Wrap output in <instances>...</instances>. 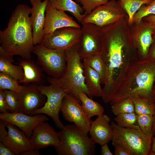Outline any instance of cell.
Returning a JSON list of instances; mask_svg holds the SVG:
<instances>
[{
	"mask_svg": "<svg viewBox=\"0 0 155 155\" xmlns=\"http://www.w3.org/2000/svg\"><path fill=\"white\" fill-rule=\"evenodd\" d=\"M101 154L102 155H113L108 147V144L101 145Z\"/></svg>",
	"mask_w": 155,
	"mask_h": 155,
	"instance_id": "60d3db41",
	"label": "cell"
},
{
	"mask_svg": "<svg viewBox=\"0 0 155 155\" xmlns=\"http://www.w3.org/2000/svg\"><path fill=\"white\" fill-rule=\"evenodd\" d=\"M82 33L78 43V51L82 60L100 52V28L90 23H82Z\"/></svg>",
	"mask_w": 155,
	"mask_h": 155,
	"instance_id": "4fadbf2b",
	"label": "cell"
},
{
	"mask_svg": "<svg viewBox=\"0 0 155 155\" xmlns=\"http://www.w3.org/2000/svg\"><path fill=\"white\" fill-rule=\"evenodd\" d=\"M17 94L20 112L29 115H32L35 111L42 107L46 101V96L41 92L37 85L23 86L21 91Z\"/></svg>",
	"mask_w": 155,
	"mask_h": 155,
	"instance_id": "9a60e30c",
	"label": "cell"
},
{
	"mask_svg": "<svg viewBox=\"0 0 155 155\" xmlns=\"http://www.w3.org/2000/svg\"><path fill=\"white\" fill-rule=\"evenodd\" d=\"M58 133L59 141L55 148L59 155L95 154V144L74 124L64 126Z\"/></svg>",
	"mask_w": 155,
	"mask_h": 155,
	"instance_id": "5b68a950",
	"label": "cell"
},
{
	"mask_svg": "<svg viewBox=\"0 0 155 155\" xmlns=\"http://www.w3.org/2000/svg\"><path fill=\"white\" fill-rule=\"evenodd\" d=\"M76 1L82 5L84 11V14L86 15L97 7L107 3L109 0H76Z\"/></svg>",
	"mask_w": 155,
	"mask_h": 155,
	"instance_id": "e575fe53",
	"label": "cell"
},
{
	"mask_svg": "<svg viewBox=\"0 0 155 155\" xmlns=\"http://www.w3.org/2000/svg\"><path fill=\"white\" fill-rule=\"evenodd\" d=\"M78 47L77 43L65 50L67 65L63 75L59 78L49 77L47 80L50 84L67 90L68 94L80 102L79 97L80 92L85 93L90 98L93 96L85 83L82 62L78 53Z\"/></svg>",
	"mask_w": 155,
	"mask_h": 155,
	"instance_id": "277c9868",
	"label": "cell"
},
{
	"mask_svg": "<svg viewBox=\"0 0 155 155\" xmlns=\"http://www.w3.org/2000/svg\"><path fill=\"white\" fill-rule=\"evenodd\" d=\"M112 144L114 147L115 155H131L127 150L117 143L112 142Z\"/></svg>",
	"mask_w": 155,
	"mask_h": 155,
	"instance_id": "d590c367",
	"label": "cell"
},
{
	"mask_svg": "<svg viewBox=\"0 0 155 155\" xmlns=\"http://www.w3.org/2000/svg\"><path fill=\"white\" fill-rule=\"evenodd\" d=\"M153 0H119L122 8L128 16V23L131 26L135 13L143 5L150 3Z\"/></svg>",
	"mask_w": 155,
	"mask_h": 155,
	"instance_id": "4316f807",
	"label": "cell"
},
{
	"mask_svg": "<svg viewBox=\"0 0 155 155\" xmlns=\"http://www.w3.org/2000/svg\"><path fill=\"white\" fill-rule=\"evenodd\" d=\"M151 14L155 15V0L149 4L142 5L140 8L134 16L133 24L140 22L144 17Z\"/></svg>",
	"mask_w": 155,
	"mask_h": 155,
	"instance_id": "836d02e7",
	"label": "cell"
},
{
	"mask_svg": "<svg viewBox=\"0 0 155 155\" xmlns=\"http://www.w3.org/2000/svg\"><path fill=\"white\" fill-rule=\"evenodd\" d=\"M32 53L36 55L42 69L50 77L59 78L63 75L67 65L65 51L38 44L34 45Z\"/></svg>",
	"mask_w": 155,
	"mask_h": 155,
	"instance_id": "52a82bcc",
	"label": "cell"
},
{
	"mask_svg": "<svg viewBox=\"0 0 155 155\" xmlns=\"http://www.w3.org/2000/svg\"><path fill=\"white\" fill-rule=\"evenodd\" d=\"M129 98L134 106L135 112L137 115H153L155 111V102L140 97L132 96Z\"/></svg>",
	"mask_w": 155,
	"mask_h": 155,
	"instance_id": "83f0119b",
	"label": "cell"
},
{
	"mask_svg": "<svg viewBox=\"0 0 155 155\" xmlns=\"http://www.w3.org/2000/svg\"><path fill=\"white\" fill-rule=\"evenodd\" d=\"M30 139L33 147L38 150L50 146L56 147L59 141L58 132L45 121L40 123L34 128Z\"/></svg>",
	"mask_w": 155,
	"mask_h": 155,
	"instance_id": "ac0fdd59",
	"label": "cell"
},
{
	"mask_svg": "<svg viewBox=\"0 0 155 155\" xmlns=\"http://www.w3.org/2000/svg\"><path fill=\"white\" fill-rule=\"evenodd\" d=\"M132 38L139 60L146 59L152 42L154 28L149 22L142 20L130 26Z\"/></svg>",
	"mask_w": 155,
	"mask_h": 155,
	"instance_id": "5bb4252c",
	"label": "cell"
},
{
	"mask_svg": "<svg viewBox=\"0 0 155 155\" xmlns=\"http://www.w3.org/2000/svg\"><path fill=\"white\" fill-rule=\"evenodd\" d=\"M13 57L0 47V73L10 76L20 83L24 77V70L20 65L12 63L14 62Z\"/></svg>",
	"mask_w": 155,
	"mask_h": 155,
	"instance_id": "44dd1931",
	"label": "cell"
},
{
	"mask_svg": "<svg viewBox=\"0 0 155 155\" xmlns=\"http://www.w3.org/2000/svg\"><path fill=\"white\" fill-rule=\"evenodd\" d=\"M83 60V63L99 74L101 78V84L104 85L106 78L107 69L101 57L100 52L87 57Z\"/></svg>",
	"mask_w": 155,
	"mask_h": 155,
	"instance_id": "484cf974",
	"label": "cell"
},
{
	"mask_svg": "<svg viewBox=\"0 0 155 155\" xmlns=\"http://www.w3.org/2000/svg\"><path fill=\"white\" fill-rule=\"evenodd\" d=\"M79 97L84 111L90 119L94 116H98L103 114L104 107L98 102L92 100L86 94L80 92Z\"/></svg>",
	"mask_w": 155,
	"mask_h": 155,
	"instance_id": "d4e9b609",
	"label": "cell"
},
{
	"mask_svg": "<svg viewBox=\"0 0 155 155\" xmlns=\"http://www.w3.org/2000/svg\"><path fill=\"white\" fill-rule=\"evenodd\" d=\"M127 15L119 0H111L86 15L81 24L92 23L101 28L112 24Z\"/></svg>",
	"mask_w": 155,
	"mask_h": 155,
	"instance_id": "9c48e42d",
	"label": "cell"
},
{
	"mask_svg": "<svg viewBox=\"0 0 155 155\" xmlns=\"http://www.w3.org/2000/svg\"><path fill=\"white\" fill-rule=\"evenodd\" d=\"M142 20L150 22L152 26L155 31V15L151 14L144 17Z\"/></svg>",
	"mask_w": 155,
	"mask_h": 155,
	"instance_id": "ab89813d",
	"label": "cell"
},
{
	"mask_svg": "<svg viewBox=\"0 0 155 155\" xmlns=\"http://www.w3.org/2000/svg\"><path fill=\"white\" fill-rule=\"evenodd\" d=\"M19 65L22 67L24 77L20 83L27 84H40L42 81V73L41 68L30 59H23Z\"/></svg>",
	"mask_w": 155,
	"mask_h": 155,
	"instance_id": "7402d4cb",
	"label": "cell"
},
{
	"mask_svg": "<svg viewBox=\"0 0 155 155\" xmlns=\"http://www.w3.org/2000/svg\"><path fill=\"white\" fill-rule=\"evenodd\" d=\"M5 124L7 133L0 139V142L9 147L16 155H40L39 150L33 147L30 138L22 131L10 123L6 122Z\"/></svg>",
	"mask_w": 155,
	"mask_h": 155,
	"instance_id": "8fae6325",
	"label": "cell"
},
{
	"mask_svg": "<svg viewBox=\"0 0 155 155\" xmlns=\"http://www.w3.org/2000/svg\"><path fill=\"white\" fill-rule=\"evenodd\" d=\"M155 80V59L139 60L128 70L110 103L112 105L132 96L155 102L153 92Z\"/></svg>",
	"mask_w": 155,
	"mask_h": 155,
	"instance_id": "3957f363",
	"label": "cell"
},
{
	"mask_svg": "<svg viewBox=\"0 0 155 155\" xmlns=\"http://www.w3.org/2000/svg\"><path fill=\"white\" fill-rule=\"evenodd\" d=\"M110 121V117L104 114L98 116L92 121L89 132L90 138L95 144L101 146L111 140L112 129L109 124Z\"/></svg>",
	"mask_w": 155,
	"mask_h": 155,
	"instance_id": "ffe728a7",
	"label": "cell"
},
{
	"mask_svg": "<svg viewBox=\"0 0 155 155\" xmlns=\"http://www.w3.org/2000/svg\"><path fill=\"white\" fill-rule=\"evenodd\" d=\"M54 8L57 10L71 13L79 22L82 23L86 16L83 13L84 9L80 5L73 0H49Z\"/></svg>",
	"mask_w": 155,
	"mask_h": 155,
	"instance_id": "cb8c5ba5",
	"label": "cell"
},
{
	"mask_svg": "<svg viewBox=\"0 0 155 155\" xmlns=\"http://www.w3.org/2000/svg\"><path fill=\"white\" fill-rule=\"evenodd\" d=\"M31 8L20 4L13 11L7 27L0 31V47L11 55L30 59L34 46L30 16Z\"/></svg>",
	"mask_w": 155,
	"mask_h": 155,
	"instance_id": "7a4b0ae2",
	"label": "cell"
},
{
	"mask_svg": "<svg viewBox=\"0 0 155 155\" xmlns=\"http://www.w3.org/2000/svg\"><path fill=\"white\" fill-rule=\"evenodd\" d=\"M81 33V28H60L49 34L44 35L39 44L50 49L65 51L78 43Z\"/></svg>",
	"mask_w": 155,
	"mask_h": 155,
	"instance_id": "30bf717a",
	"label": "cell"
},
{
	"mask_svg": "<svg viewBox=\"0 0 155 155\" xmlns=\"http://www.w3.org/2000/svg\"><path fill=\"white\" fill-rule=\"evenodd\" d=\"M152 42L150 48L146 59H155V31L152 35Z\"/></svg>",
	"mask_w": 155,
	"mask_h": 155,
	"instance_id": "74e56055",
	"label": "cell"
},
{
	"mask_svg": "<svg viewBox=\"0 0 155 155\" xmlns=\"http://www.w3.org/2000/svg\"><path fill=\"white\" fill-rule=\"evenodd\" d=\"M0 118L15 125L30 138L34 128L40 123L48 120L45 114L29 115L21 112L1 113Z\"/></svg>",
	"mask_w": 155,
	"mask_h": 155,
	"instance_id": "2e32d148",
	"label": "cell"
},
{
	"mask_svg": "<svg viewBox=\"0 0 155 155\" xmlns=\"http://www.w3.org/2000/svg\"><path fill=\"white\" fill-rule=\"evenodd\" d=\"M0 155H16L13 151L1 142H0Z\"/></svg>",
	"mask_w": 155,
	"mask_h": 155,
	"instance_id": "f35d334b",
	"label": "cell"
},
{
	"mask_svg": "<svg viewBox=\"0 0 155 155\" xmlns=\"http://www.w3.org/2000/svg\"><path fill=\"white\" fill-rule=\"evenodd\" d=\"M111 106V111L116 116L121 114L135 112L133 103L129 97L117 102Z\"/></svg>",
	"mask_w": 155,
	"mask_h": 155,
	"instance_id": "4dcf8cb0",
	"label": "cell"
},
{
	"mask_svg": "<svg viewBox=\"0 0 155 155\" xmlns=\"http://www.w3.org/2000/svg\"><path fill=\"white\" fill-rule=\"evenodd\" d=\"M84 75L86 84L92 96L102 97V88L101 78L95 70L82 62Z\"/></svg>",
	"mask_w": 155,
	"mask_h": 155,
	"instance_id": "603a6c76",
	"label": "cell"
},
{
	"mask_svg": "<svg viewBox=\"0 0 155 155\" xmlns=\"http://www.w3.org/2000/svg\"><path fill=\"white\" fill-rule=\"evenodd\" d=\"M80 102L77 98L67 94L63 99L61 111L65 120L73 123L79 129L88 134L92 121L86 114Z\"/></svg>",
	"mask_w": 155,
	"mask_h": 155,
	"instance_id": "7c38bea8",
	"label": "cell"
},
{
	"mask_svg": "<svg viewBox=\"0 0 155 155\" xmlns=\"http://www.w3.org/2000/svg\"><path fill=\"white\" fill-rule=\"evenodd\" d=\"M30 0L32 5L30 18L34 45L40 43L44 35L46 11L49 0Z\"/></svg>",
	"mask_w": 155,
	"mask_h": 155,
	"instance_id": "d6986e66",
	"label": "cell"
},
{
	"mask_svg": "<svg viewBox=\"0 0 155 155\" xmlns=\"http://www.w3.org/2000/svg\"><path fill=\"white\" fill-rule=\"evenodd\" d=\"M153 122L152 128V134L154 137L155 136V111L154 114L153 115Z\"/></svg>",
	"mask_w": 155,
	"mask_h": 155,
	"instance_id": "7bdbcfd3",
	"label": "cell"
},
{
	"mask_svg": "<svg viewBox=\"0 0 155 155\" xmlns=\"http://www.w3.org/2000/svg\"><path fill=\"white\" fill-rule=\"evenodd\" d=\"M4 91L7 110L10 113L20 112V102L17 93L7 90Z\"/></svg>",
	"mask_w": 155,
	"mask_h": 155,
	"instance_id": "d6a6232c",
	"label": "cell"
},
{
	"mask_svg": "<svg viewBox=\"0 0 155 155\" xmlns=\"http://www.w3.org/2000/svg\"><path fill=\"white\" fill-rule=\"evenodd\" d=\"M153 97L154 101L155 102V80L154 81L153 89Z\"/></svg>",
	"mask_w": 155,
	"mask_h": 155,
	"instance_id": "ee69618b",
	"label": "cell"
},
{
	"mask_svg": "<svg viewBox=\"0 0 155 155\" xmlns=\"http://www.w3.org/2000/svg\"><path fill=\"white\" fill-rule=\"evenodd\" d=\"M114 120L119 126L126 128L140 129L135 112L121 114L116 116Z\"/></svg>",
	"mask_w": 155,
	"mask_h": 155,
	"instance_id": "f1b7e54d",
	"label": "cell"
},
{
	"mask_svg": "<svg viewBox=\"0 0 155 155\" xmlns=\"http://www.w3.org/2000/svg\"><path fill=\"white\" fill-rule=\"evenodd\" d=\"M111 125L112 142L123 147L131 155H150L154 137H147L140 129L122 127L114 122Z\"/></svg>",
	"mask_w": 155,
	"mask_h": 155,
	"instance_id": "8992f818",
	"label": "cell"
},
{
	"mask_svg": "<svg viewBox=\"0 0 155 155\" xmlns=\"http://www.w3.org/2000/svg\"><path fill=\"white\" fill-rule=\"evenodd\" d=\"M41 92L46 97V101L41 108L32 114H42L51 117L57 128L61 129L64 126L59 118V113L63 99L68 92L67 90L56 85L50 84L49 86L38 85Z\"/></svg>",
	"mask_w": 155,
	"mask_h": 155,
	"instance_id": "ba28073f",
	"label": "cell"
},
{
	"mask_svg": "<svg viewBox=\"0 0 155 155\" xmlns=\"http://www.w3.org/2000/svg\"><path fill=\"white\" fill-rule=\"evenodd\" d=\"M20 83L10 76L0 73V89L9 90L19 93L23 87Z\"/></svg>",
	"mask_w": 155,
	"mask_h": 155,
	"instance_id": "1f68e13d",
	"label": "cell"
},
{
	"mask_svg": "<svg viewBox=\"0 0 155 155\" xmlns=\"http://www.w3.org/2000/svg\"><path fill=\"white\" fill-rule=\"evenodd\" d=\"M68 27L81 28L73 18L65 11L54 8L49 1L46 11L44 35L49 34L57 29Z\"/></svg>",
	"mask_w": 155,
	"mask_h": 155,
	"instance_id": "e0dca14e",
	"label": "cell"
},
{
	"mask_svg": "<svg viewBox=\"0 0 155 155\" xmlns=\"http://www.w3.org/2000/svg\"><path fill=\"white\" fill-rule=\"evenodd\" d=\"M150 155H155V136L154 137Z\"/></svg>",
	"mask_w": 155,
	"mask_h": 155,
	"instance_id": "b9f144b4",
	"label": "cell"
},
{
	"mask_svg": "<svg viewBox=\"0 0 155 155\" xmlns=\"http://www.w3.org/2000/svg\"><path fill=\"white\" fill-rule=\"evenodd\" d=\"M7 110L4 90L0 89V112L1 113H7Z\"/></svg>",
	"mask_w": 155,
	"mask_h": 155,
	"instance_id": "8d00e7d4",
	"label": "cell"
},
{
	"mask_svg": "<svg viewBox=\"0 0 155 155\" xmlns=\"http://www.w3.org/2000/svg\"><path fill=\"white\" fill-rule=\"evenodd\" d=\"M101 55L107 69L102 100L109 103L132 65L139 60L126 17L100 28Z\"/></svg>",
	"mask_w": 155,
	"mask_h": 155,
	"instance_id": "6da1fadb",
	"label": "cell"
},
{
	"mask_svg": "<svg viewBox=\"0 0 155 155\" xmlns=\"http://www.w3.org/2000/svg\"><path fill=\"white\" fill-rule=\"evenodd\" d=\"M137 123L142 132L147 137L153 138V115H137Z\"/></svg>",
	"mask_w": 155,
	"mask_h": 155,
	"instance_id": "f546056e",
	"label": "cell"
}]
</instances>
